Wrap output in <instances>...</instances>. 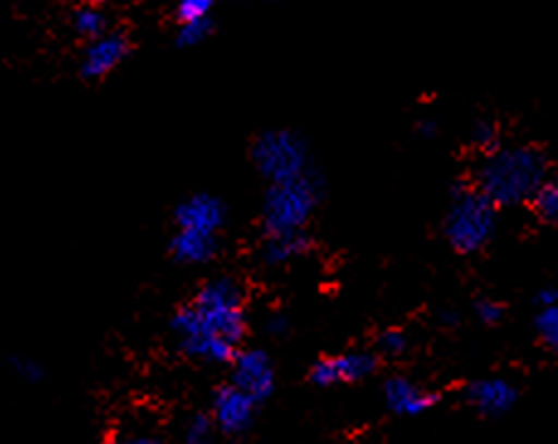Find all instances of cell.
Wrapping results in <instances>:
<instances>
[{
  "instance_id": "1",
  "label": "cell",
  "mask_w": 558,
  "mask_h": 444,
  "mask_svg": "<svg viewBox=\"0 0 558 444\" xmlns=\"http://www.w3.org/2000/svg\"><path fill=\"white\" fill-rule=\"evenodd\" d=\"M171 329L189 357L210 364H232L246 333L240 284L227 276L203 284L193 303L175 311Z\"/></svg>"
},
{
  "instance_id": "2",
  "label": "cell",
  "mask_w": 558,
  "mask_h": 444,
  "mask_svg": "<svg viewBox=\"0 0 558 444\" xmlns=\"http://www.w3.org/2000/svg\"><path fill=\"white\" fill-rule=\"evenodd\" d=\"M549 179L544 154L526 144H500L483 154L473 171V189L483 193L495 208H514L534 203Z\"/></svg>"
},
{
  "instance_id": "3",
  "label": "cell",
  "mask_w": 558,
  "mask_h": 444,
  "mask_svg": "<svg viewBox=\"0 0 558 444\" xmlns=\"http://www.w3.org/2000/svg\"><path fill=\"white\" fill-rule=\"evenodd\" d=\"M498 230V208L469 185L457 189L451 195L447 218H444V237L459 254H475L490 244Z\"/></svg>"
},
{
  "instance_id": "4",
  "label": "cell",
  "mask_w": 558,
  "mask_h": 444,
  "mask_svg": "<svg viewBox=\"0 0 558 444\" xmlns=\"http://www.w3.org/2000/svg\"><path fill=\"white\" fill-rule=\"evenodd\" d=\"M319 203V181L307 173L303 179L271 183L264 195V235L303 232Z\"/></svg>"
},
{
  "instance_id": "5",
  "label": "cell",
  "mask_w": 558,
  "mask_h": 444,
  "mask_svg": "<svg viewBox=\"0 0 558 444\" xmlns=\"http://www.w3.org/2000/svg\"><path fill=\"white\" fill-rule=\"evenodd\" d=\"M252 161L268 185L313 173L307 142L293 130H266L258 134L252 144Z\"/></svg>"
},
{
  "instance_id": "6",
  "label": "cell",
  "mask_w": 558,
  "mask_h": 444,
  "mask_svg": "<svg viewBox=\"0 0 558 444\" xmlns=\"http://www.w3.org/2000/svg\"><path fill=\"white\" fill-rule=\"evenodd\" d=\"M378 359L371 352H344L337 357H325L310 371V381L315 386H337V384H356L374 374Z\"/></svg>"
},
{
  "instance_id": "7",
  "label": "cell",
  "mask_w": 558,
  "mask_h": 444,
  "mask_svg": "<svg viewBox=\"0 0 558 444\" xmlns=\"http://www.w3.org/2000/svg\"><path fill=\"white\" fill-rule=\"evenodd\" d=\"M232 384L246 391L258 403L266 400L276 388L274 361L264 349H244L232 361Z\"/></svg>"
},
{
  "instance_id": "8",
  "label": "cell",
  "mask_w": 558,
  "mask_h": 444,
  "mask_svg": "<svg viewBox=\"0 0 558 444\" xmlns=\"http://www.w3.org/2000/svg\"><path fill=\"white\" fill-rule=\"evenodd\" d=\"M256 398H252L240 386L227 384L217 388L213 398V420L225 435H242L252 428L256 416Z\"/></svg>"
},
{
  "instance_id": "9",
  "label": "cell",
  "mask_w": 558,
  "mask_h": 444,
  "mask_svg": "<svg viewBox=\"0 0 558 444\" xmlns=\"http://www.w3.org/2000/svg\"><path fill=\"white\" fill-rule=\"evenodd\" d=\"M225 218V203L215 199L213 193H195L191 199H185L173 213L175 230H195L210 235H220Z\"/></svg>"
},
{
  "instance_id": "10",
  "label": "cell",
  "mask_w": 558,
  "mask_h": 444,
  "mask_svg": "<svg viewBox=\"0 0 558 444\" xmlns=\"http://www.w3.org/2000/svg\"><path fill=\"white\" fill-rule=\"evenodd\" d=\"M130 55V43L122 35H102L86 47L81 59V76L84 79H102L116 71L125 57Z\"/></svg>"
},
{
  "instance_id": "11",
  "label": "cell",
  "mask_w": 558,
  "mask_h": 444,
  "mask_svg": "<svg viewBox=\"0 0 558 444\" xmlns=\"http://www.w3.org/2000/svg\"><path fill=\"white\" fill-rule=\"evenodd\" d=\"M466 400L481 416L498 418L517 403V388L508 379H478L466 388Z\"/></svg>"
},
{
  "instance_id": "12",
  "label": "cell",
  "mask_w": 558,
  "mask_h": 444,
  "mask_svg": "<svg viewBox=\"0 0 558 444\" xmlns=\"http://www.w3.org/2000/svg\"><path fill=\"white\" fill-rule=\"evenodd\" d=\"M384 398L396 416H422L437 403V394H432V391L405 376L388 379L384 386Z\"/></svg>"
},
{
  "instance_id": "13",
  "label": "cell",
  "mask_w": 558,
  "mask_h": 444,
  "mask_svg": "<svg viewBox=\"0 0 558 444\" xmlns=\"http://www.w3.org/2000/svg\"><path fill=\"white\" fill-rule=\"evenodd\" d=\"M220 235L195 232V230H175L171 237V254L181 264H205L210 262L220 247Z\"/></svg>"
},
{
  "instance_id": "14",
  "label": "cell",
  "mask_w": 558,
  "mask_h": 444,
  "mask_svg": "<svg viewBox=\"0 0 558 444\" xmlns=\"http://www.w3.org/2000/svg\"><path fill=\"white\" fill-rule=\"evenodd\" d=\"M310 250V240L305 230L303 232H278V235H264L262 242V262L271 268L286 266L295 262Z\"/></svg>"
},
{
  "instance_id": "15",
  "label": "cell",
  "mask_w": 558,
  "mask_h": 444,
  "mask_svg": "<svg viewBox=\"0 0 558 444\" xmlns=\"http://www.w3.org/2000/svg\"><path fill=\"white\" fill-rule=\"evenodd\" d=\"M74 27H76V33H78V35L88 37L90 43H93V39H98V37H102V35H108V33H106V27H108V17L102 15V10H100V8H96V5H84V8H78V10H76V15H74Z\"/></svg>"
},
{
  "instance_id": "16",
  "label": "cell",
  "mask_w": 558,
  "mask_h": 444,
  "mask_svg": "<svg viewBox=\"0 0 558 444\" xmlns=\"http://www.w3.org/2000/svg\"><path fill=\"white\" fill-rule=\"evenodd\" d=\"M534 211L546 223H558V173L546 179L539 195L534 199Z\"/></svg>"
},
{
  "instance_id": "17",
  "label": "cell",
  "mask_w": 558,
  "mask_h": 444,
  "mask_svg": "<svg viewBox=\"0 0 558 444\" xmlns=\"http://www.w3.org/2000/svg\"><path fill=\"white\" fill-rule=\"evenodd\" d=\"M536 335H539L542 343L551 349L554 355H558V305L551 308H539L534 320Z\"/></svg>"
},
{
  "instance_id": "18",
  "label": "cell",
  "mask_w": 558,
  "mask_h": 444,
  "mask_svg": "<svg viewBox=\"0 0 558 444\" xmlns=\"http://www.w3.org/2000/svg\"><path fill=\"white\" fill-rule=\"evenodd\" d=\"M210 33H213V20L210 17L208 20H195V23H183L179 27V35H175V45L183 47V49L198 47L210 37Z\"/></svg>"
},
{
  "instance_id": "19",
  "label": "cell",
  "mask_w": 558,
  "mask_h": 444,
  "mask_svg": "<svg viewBox=\"0 0 558 444\" xmlns=\"http://www.w3.org/2000/svg\"><path fill=\"white\" fill-rule=\"evenodd\" d=\"M215 0H175V15L179 23H195V20H208Z\"/></svg>"
},
{
  "instance_id": "20",
  "label": "cell",
  "mask_w": 558,
  "mask_h": 444,
  "mask_svg": "<svg viewBox=\"0 0 558 444\" xmlns=\"http://www.w3.org/2000/svg\"><path fill=\"white\" fill-rule=\"evenodd\" d=\"M213 422L208 416H193L183 430V444H210Z\"/></svg>"
},
{
  "instance_id": "21",
  "label": "cell",
  "mask_w": 558,
  "mask_h": 444,
  "mask_svg": "<svg viewBox=\"0 0 558 444\" xmlns=\"http://www.w3.org/2000/svg\"><path fill=\"white\" fill-rule=\"evenodd\" d=\"M471 142L481 149V154H488L495 147H500L498 130H495V125H490V122H475L471 132Z\"/></svg>"
},
{
  "instance_id": "22",
  "label": "cell",
  "mask_w": 558,
  "mask_h": 444,
  "mask_svg": "<svg viewBox=\"0 0 558 444\" xmlns=\"http://www.w3.org/2000/svg\"><path fill=\"white\" fill-rule=\"evenodd\" d=\"M408 349V337L400 329H386L378 337V352L384 357H402Z\"/></svg>"
},
{
  "instance_id": "23",
  "label": "cell",
  "mask_w": 558,
  "mask_h": 444,
  "mask_svg": "<svg viewBox=\"0 0 558 444\" xmlns=\"http://www.w3.org/2000/svg\"><path fill=\"white\" fill-rule=\"evenodd\" d=\"M475 315H478V320L485 325H498L505 315V308L498 301H493V298H481V301L475 303Z\"/></svg>"
},
{
  "instance_id": "24",
  "label": "cell",
  "mask_w": 558,
  "mask_h": 444,
  "mask_svg": "<svg viewBox=\"0 0 558 444\" xmlns=\"http://www.w3.org/2000/svg\"><path fill=\"white\" fill-rule=\"evenodd\" d=\"M13 369H15L17 374L23 376L25 381H39V379H43V367H39L35 359L15 357V359H13Z\"/></svg>"
},
{
  "instance_id": "25",
  "label": "cell",
  "mask_w": 558,
  "mask_h": 444,
  "mask_svg": "<svg viewBox=\"0 0 558 444\" xmlns=\"http://www.w3.org/2000/svg\"><path fill=\"white\" fill-rule=\"evenodd\" d=\"M536 305L539 308H551V305H558V288L554 286H544L539 293H536Z\"/></svg>"
},
{
  "instance_id": "26",
  "label": "cell",
  "mask_w": 558,
  "mask_h": 444,
  "mask_svg": "<svg viewBox=\"0 0 558 444\" xmlns=\"http://www.w3.org/2000/svg\"><path fill=\"white\" fill-rule=\"evenodd\" d=\"M268 333L271 335H286L288 333V320L286 317H281V315H274V317H268Z\"/></svg>"
},
{
  "instance_id": "27",
  "label": "cell",
  "mask_w": 558,
  "mask_h": 444,
  "mask_svg": "<svg viewBox=\"0 0 558 444\" xmlns=\"http://www.w3.org/2000/svg\"><path fill=\"white\" fill-rule=\"evenodd\" d=\"M125 444H163V442L157 440V437H134V440H130Z\"/></svg>"
},
{
  "instance_id": "28",
  "label": "cell",
  "mask_w": 558,
  "mask_h": 444,
  "mask_svg": "<svg viewBox=\"0 0 558 444\" xmlns=\"http://www.w3.org/2000/svg\"><path fill=\"white\" fill-rule=\"evenodd\" d=\"M76 3H81V8H84V5H100L102 3V0H76Z\"/></svg>"
},
{
  "instance_id": "29",
  "label": "cell",
  "mask_w": 558,
  "mask_h": 444,
  "mask_svg": "<svg viewBox=\"0 0 558 444\" xmlns=\"http://www.w3.org/2000/svg\"><path fill=\"white\" fill-rule=\"evenodd\" d=\"M422 132L434 134V122H422Z\"/></svg>"
},
{
  "instance_id": "30",
  "label": "cell",
  "mask_w": 558,
  "mask_h": 444,
  "mask_svg": "<svg viewBox=\"0 0 558 444\" xmlns=\"http://www.w3.org/2000/svg\"><path fill=\"white\" fill-rule=\"evenodd\" d=\"M122 444H125V442H122Z\"/></svg>"
}]
</instances>
